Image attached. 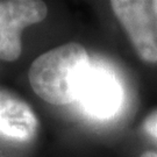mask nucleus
Instances as JSON below:
<instances>
[{"mask_svg": "<svg viewBox=\"0 0 157 157\" xmlns=\"http://www.w3.org/2000/svg\"><path fill=\"white\" fill-rule=\"evenodd\" d=\"M92 64L85 48L67 43L47 51L30 65L29 83L41 99L51 105L78 100Z\"/></svg>", "mask_w": 157, "mask_h": 157, "instance_id": "nucleus-1", "label": "nucleus"}, {"mask_svg": "<svg viewBox=\"0 0 157 157\" xmlns=\"http://www.w3.org/2000/svg\"><path fill=\"white\" fill-rule=\"evenodd\" d=\"M48 8L43 1H0V59L12 62L21 55V32L44 20Z\"/></svg>", "mask_w": 157, "mask_h": 157, "instance_id": "nucleus-2", "label": "nucleus"}, {"mask_svg": "<svg viewBox=\"0 0 157 157\" xmlns=\"http://www.w3.org/2000/svg\"><path fill=\"white\" fill-rule=\"evenodd\" d=\"M78 101L85 114L98 120H107L122 106L124 89L111 70L92 65Z\"/></svg>", "mask_w": 157, "mask_h": 157, "instance_id": "nucleus-3", "label": "nucleus"}, {"mask_svg": "<svg viewBox=\"0 0 157 157\" xmlns=\"http://www.w3.org/2000/svg\"><path fill=\"white\" fill-rule=\"evenodd\" d=\"M111 6L141 59L148 63H157V42L150 25L148 2L114 0L111 1Z\"/></svg>", "mask_w": 157, "mask_h": 157, "instance_id": "nucleus-4", "label": "nucleus"}, {"mask_svg": "<svg viewBox=\"0 0 157 157\" xmlns=\"http://www.w3.org/2000/svg\"><path fill=\"white\" fill-rule=\"evenodd\" d=\"M37 127V118L28 104L10 91L0 89V134L28 141Z\"/></svg>", "mask_w": 157, "mask_h": 157, "instance_id": "nucleus-5", "label": "nucleus"}, {"mask_svg": "<svg viewBox=\"0 0 157 157\" xmlns=\"http://www.w3.org/2000/svg\"><path fill=\"white\" fill-rule=\"evenodd\" d=\"M143 129L147 134L157 139V109L149 114L143 121Z\"/></svg>", "mask_w": 157, "mask_h": 157, "instance_id": "nucleus-6", "label": "nucleus"}, {"mask_svg": "<svg viewBox=\"0 0 157 157\" xmlns=\"http://www.w3.org/2000/svg\"><path fill=\"white\" fill-rule=\"evenodd\" d=\"M140 157H157V152H154V151H146L143 152Z\"/></svg>", "mask_w": 157, "mask_h": 157, "instance_id": "nucleus-7", "label": "nucleus"}, {"mask_svg": "<svg viewBox=\"0 0 157 157\" xmlns=\"http://www.w3.org/2000/svg\"><path fill=\"white\" fill-rule=\"evenodd\" d=\"M151 5H152V8H154V11H155V13H156V15H157V1H152Z\"/></svg>", "mask_w": 157, "mask_h": 157, "instance_id": "nucleus-8", "label": "nucleus"}]
</instances>
